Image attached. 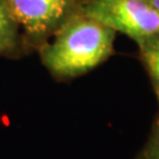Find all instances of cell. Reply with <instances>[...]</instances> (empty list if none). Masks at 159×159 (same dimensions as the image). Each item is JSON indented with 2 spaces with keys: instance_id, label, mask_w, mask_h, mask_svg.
Listing matches in <instances>:
<instances>
[{
  "instance_id": "obj_1",
  "label": "cell",
  "mask_w": 159,
  "mask_h": 159,
  "mask_svg": "<svg viewBox=\"0 0 159 159\" xmlns=\"http://www.w3.org/2000/svg\"><path fill=\"white\" fill-rule=\"evenodd\" d=\"M116 34L78 10L38 48L40 60L54 79L78 78L111 57Z\"/></svg>"
},
{
  "instance_id": "obj_2",
  "label": "cell",
  "mask_w": 159,
  "mask_h": 159,
  "mask_svg": "<svg viewBox=\"0 0 159 159\" xmlns=\"http://www.w3.org/2000/svg\"><path fill=\"white\" fill-rule=\"evenodd\" d=\"M79 12L137 44L159 33V13L148 0H83Z\"/></svg>"
},
{
  "instance_id": "obj_3",
  "label": "cell",
  "mask_w": 159,
  "mask_h": 159,
  "mask_svg": "<svg viewBox=\"0 0 159 159\" xmlns=\"http://www.w3.org/2000/svg\"><path fill=\"white\" fill-rule=\"evenodd\" d=\"M26 47L39 48L78 12L83 0H7Z\"/></svg>"
},
{
  "instance_id": "obj_4",
  "label": "cell",
  "mask_w": 159,
  "mask_h": 159,
  "mask_svg": "<svg viewBox=\"0 0 159 159\" xmlns=\"http://www.w3.org/2000/svg\"><path fill=\"white\" fill-rule=\"evenodd\" d=\"M25 48L20 27L7 0H0V56L19 57Z\"/></svg>"
},
{
  "instance_id": "obj_5",
  "label": "cell",
  "mask_w": 159,
  "mask_h": 159,
  "mask_svg": "<svg viewBox=\"0 0 159 159\" xmlns=\"http://www.w3.org/2000/svg\"><path fill=\"white\" fill-rule=\"evenodd\" d=\"M139 56L159 102V33L138 43Z\"/></svg>"
},
{
  "instance_id": "obj_6",
  "label": "cell",
  "mask_w": 159,
  "mask_h": 159,
  "mask_svg": "<svg viewBox=\"0 0 159 159\" xmlns=\"http://www.w3.org/2000/svg\"><path fill=\"white\" fill-rule=\"evenodd\" d=\"M133 159H159V114L151 125L146 142Z\"/></svg>"
},
{
  "instance_id": "obj_7",
  "label": "cell",
  "mask_w": 159,
  "mask_h": 159,
  "mask_svg": "<svg viewBox=\"0 0 159 159\" xmlns=\"http://www.w3.org/2000/svg\"><path fill=\"white\" fill-rule=\"evenodd\" d=\"M148 1L150 2V5L159 13V0H148Z\"/></svg>"
}]
</instances>
